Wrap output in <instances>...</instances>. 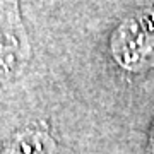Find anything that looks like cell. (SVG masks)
Wrapping results in <instances>:
<instances>
[{"label":"cell","instance_id":"6da1fadb","mask_svg":"<svg viewBox=\"0 0 154 154\" xmlns=\"http://www.w3.org/2000/svg\"><path fill=\"white\" fill-rule=\"evenodd\" d=\"M151 149H152V154H154V127H152V135H151Z\"/></svg>","mask_w":154,"mask_h":154}]
</instances>
